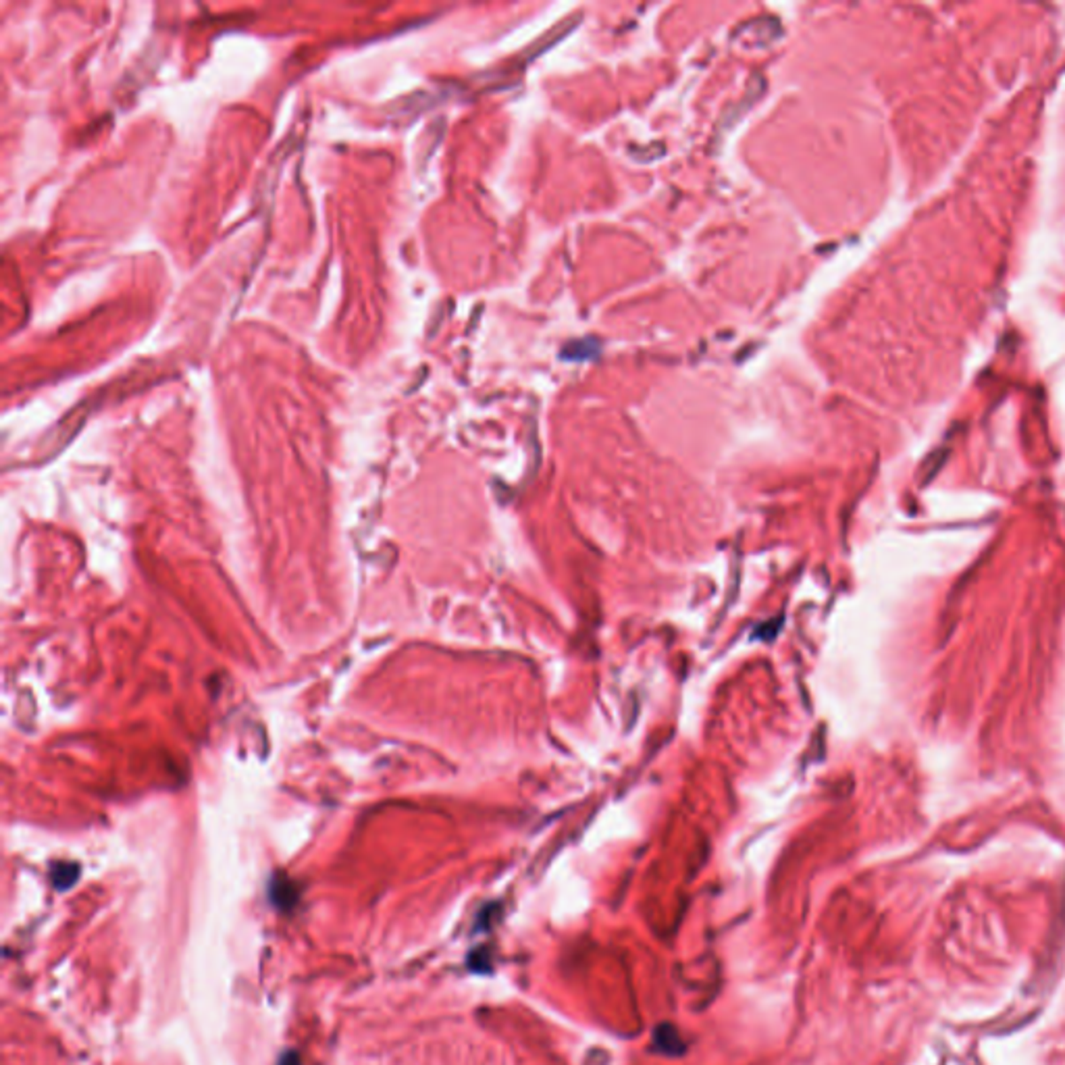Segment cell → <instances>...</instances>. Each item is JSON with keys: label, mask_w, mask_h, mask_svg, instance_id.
Masks as SVG:
<instances>
[{"label": "cell", "mask_w": 1065, "mask_h": 1065, "mask_svg": "<svg viewBox=\"0 0 1065 1065\" xmlns=\"http://www.w3.org/2000/svg\"><path fill=\"white\" fill-rule=\"evenodd\" d=\"M279 1065H300V1061H297L296 1053H285V1055L279 1059Z\"/></svg>", "instance_id": "obj_2"}, {"label": "cell", "mask_w": 1065, "mask_h": 1065, "mask_svg": "<svg viewBox=\"0 0 1065 1065\" xmlns=\"http://www.w3.org/2000/svg\"><path fill=\"white\" fill-rule=\"evenodd\" d=\"M77 876H80V868L75 864H57L52 868V884L61 891L69 889L77 880Z\"/></svg>", "instance_id": "obj_1"}]
</instances>
